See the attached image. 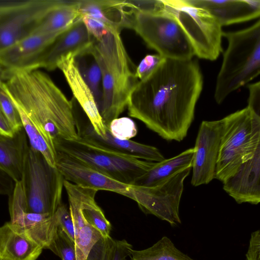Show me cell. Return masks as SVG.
<instances>
[{"mask_svg": "<svg viewBox=\"0 0 260 260\" xmlns=\"http://www.w3.org/2000/svg\"><path fill=\"white\" fill-rule=\"evenodd\" d=\"M164 57L159 54L147 55L136 67L135 75L142 80L149 75L162 61Z\"/></svg>", "mask_w": 260, "mask_h": 260, "instance_id": "36", "label": "cell"}, {"mask_svg": "<svg viewBox=\"0 0 260 260\" xmlns=\"http://www.w3.org/2000/svg\"><path fill=\"white\" fill-rule=\"evenodd\" d=\"M47 249L61 260H76L75 242L59 226Z\"/></svg>", "mask_w": 260, "mask_h": 260, "instance_id": "32", "label": "cell"}, {"mask_svg": "<svg viewBox=\"0 0 260 260\" xmlns=\"http://www.w3.org/2000/svg\"><path fill=\"white\" fill-rule=\"evenodd\" d=\"M215 179L223 182L260 148V116L247 107L223 118Z\"/></svg>", "mask_w": 260, "mask_h": 260, "instance_id": "7", "label": "cell"}, {"mask_svg": "<svg viewBox=\"0 0 260 260\" xmlns=\"http://www.w3.org/2000/svg\"><path fill=\"white\" fill-rule=\"evenodd\" d=\"M7 70L0 62V82L5 81L6 79Z\"/></svg>", "mask_w": 260, "mask_h": 260, "instance_id": "42", "label": "cell"}, {"mask_svg": "<svg viewBox=\"0 0 260 260\" xmlns=\"http://www.w3.org/2000/svg\"><path fill=\"white\" fill-rule=\"evenodd\" d=\"M0 109L15 132L23 127L19 112L8 94L4 81L0 82Z\"/></svg>", "mask_w": 260, "mask_h": 260, "instance_id": "33", "label": "cell"}, {"mask_svg": "<svg viewBox=\"0 0 260 260\" xmlns=\"http://www.w3.org/2000/svg\"><path fill=\"white\" fill-rule=\"evenodd\" d=\"M194 148H189L172 158L156 162L155 165L137 179L133 185L155 186L179 171L192 168Z\"/></svg>", "mask_w": 260, "mask_h": 260, "instance_id": "24", "label": "cell"}, {"mask_svg": "<svg viewBox=\"0 0 260 260\" xmlns=\"http://www.w3.org/2000/svg\"><path fill=\"white\" fill-rule=\"evenodd\" d=\"M15 132L0 109V133L12 136Z\"/></svg>", "mask_w": 260, "mask_h": 260, "instance_id": "41", "label": "cell"}, {"mask_svg": "<svg viewBox=\"0 0 260 260\" xmlns=\"http://www.w3.org/2000/svg\"><path fill=\"white\" fill-rule=\"evenodd\" d=\"M80 17L88 16L98 19L112 30L131 28L133 11L129 1H79Z\"/></svg>", "mask_w": 260, "mask_h": 260, "instance_id": "20", "label": "cell"}, {"mask_svg": "<svg viewBox=\"0 0 260 260\" xmlns=\"http://www.w3.org/2000/svg\"><path fill=\"white\" fill-rule=\"evenodd\" d=\"M228 42L217 76L214 99L221 104L232 92L260 73V21L234 31H223Z\"/></svg>", "mask_w": 260, "mask_h": 260, "instance_id": "5", "label": "cell"}, {"mask_svg": "<svg viewBox=\"0 0 260 260\" xmlns=\"http://www.w3.org/2000/svg\"><path fill=\"white\" fill-rule=\"evenodd\" d=\"M166 10L178 21L188 38L194 55L201 59L216 60L222 52V26L206 10L186 0H163Z\"/></svg>", "mask_w": 260, "mask_h": 260, "instance_id": "9", "label": "cell"}, {"mask_svg": "<svg viewBox=\"0 0 260 260\" xmlns=\"http://www.w3.org/2000/svg\"><path fill=\"white\" fill-rule=\"evenodd\" d=\"M79 1H63L43 19L33 34L62 33L80 18Z\"/></svg>", "mask_w": 260, "mask_h": 260, "instance_id": "25", "label": "cell"}, {"mask_svg": "<svg viewBox=\"0 0 260 260\" xmlns=\"http://www.w3.org/2000/svg\"><path fill=\"white\" fill-rule=\"evenodd\" d=\"M133 246L125 240L101 237L92 247L86 260H126Z\"/></svg>", "mask_w": 260, "mask_h": 260, "instance_id": "29", "label": "cell"}, {"mask_svg": "<svg viewBox=\"0 0 260 260\" xmlns=\"http://www.w3.org/2000/svg\"><path fill=\"white\" fill-rule=\"evenodd\" d=\"M83 188L82 214L85 220L103 238L110 237L111 224L95 200L98 191Z\"/></svg>", "mask_w": 260, "mask_h": 260, "instance_id": "28", "label": "cell"}, {"mask_svg": "<svg viewBox=\"0 0 260 260\" xmlns=\"http://www.w3.org/2000/svg\"><path fill=\"white\" fill-rule=\"evenodd\" d=\"M60 0L0 2V52L32 35Z\"/></svg>", "mask_w": 260, "mask_h": 260, "instance_id": "10", "label": "cell"}, {"mask_svg": "<svg viewBox=\"0 0 260 260\" xmlns=\"http://www.w3.org/2000/svg\"><path fill=\"white\" fill-rule=\"evenodd\" d=\"M110 134L122 140H128L137 134V128L134 121L128 117L117 118L107 126Z\"/></svg>", "mask_w": 260, "mask_h": 260, "instance_id": "34", "label": "cell"}, {"mask_svg": "<svg viewBox=\"0 0 260 260\" xmlns=\"http://www.w3.org/2000/svg\"><path fill=\"white\" fill-rule=\"evenodd\" d=\"M88 32L95 40H99L113 30L103 22L88 16L81 17Z\"/></svg>", "mask_w": 260, "mask_h": 260, "instance_id": "37", "label": "cell"}, {"mask_svg": "<svg viewBox=\"0 0 260 260\" xmlns=\"http://www.w3.org/2000/svg\"><path fill=\"white\" fill-rule=\"evenodd\" d=\"M106 126V134L104 137H101L89 122L83 126H79L77 123L79 136L105 148L148 161L160 162L165 159L156 147L131 140L117 139L110 134Z\"/></svg>", "mask_w": 260, "mask_h": 260, "instance_id": "19", "label": "cell"}, {"mask_svg": "<svg viewBox=\"0 0 260 260\" xmlns=\"http://www.w3.org/2000/svg\"><path fill=\"white\" fill-rule=\"evenodd\" d=\"M54 214L57 218L58 226L75 242V228L69 208L61 203Z\"/></svg>", "mask_w": 260, "mask_h": 260, "instance_id": "35", "label": "cell"}, {"mask_svg": "<svg viewBox=\"0 0 260 260\" xmlns=\"http://www.w3.org/2000/svg\"><path fill=\"white\" fill-rule=\"evenodd\" d=\"M61 34L31 35L0 52V62L7 72L37 70L43 54Z\"/></svg>", "mask_w": 260, "mask_h": 260, "instance_id": "14", "label": "cell"}, {"mask_svg": "<svg viewBox=\"0 0 260 260\" xmlns=\"http://www.w3.org/2000/svg\"><path fill=\"white\" fill-rule=\"evenodd\" d=\"M64 178L39 152L28 146L21 180L9 196L11 220L24 213L53 215L62 203Z\"/></svg>", "mask_w": 260, "mask_h": 260, "instance_id": "4", "label": "cell"}, {"mask_svg": "<svg viewBox=\"0 0 260 260\" xmlns=\"http://www.w3.org/2000/svg\"><path fill=\"white\" fill-rule=\"evenodd\" d=\"M203 85L197 60L164 58L133 88L127 105L128 115L164 139L180 142L194 119Z\"/></svg>", "mask_w": 260, "mask_h": 260, "instance_id": "1", "label": "cell"}, {"mask_svg": "<svg viewBox=\"0 0 260 260\" xmlns=\"http://www.w3.org/2000/svg\"><path fill=\"white\" fill-rule=\"evenodd\" d=\"M43 249L18 232L10 221L0 226V260H36Z\"/></svg>", "mask_w": 260, "mask_h": 260, "instance_id": "23", "label": "cell"}, {"mask_svg": "<svg viewBox=\"0 0 260 260\" xmlns=\"http://www.w3.org/2000/svg\"><path fill=\"white\" fill-rule=\"evenodd\" d=\"M15 182L6 173L0 170V194L10 196Z\"/></svg>", "mask_w": 260, "mask_h": 260, "instance_id": "40", "label": "cell"}, {"mask_svg": "<svg viewBox=\"0 0 260 260\" xmlns=\"http://www.w3.org/2000/svg\"><path fill=\"white\" fill-rule=\"evenodd\" d=\"M91 46L74 56V58L81 75L93 94L99 110L103 98L102 73Z\"/></svg>", "mask_w": 260, "mask_h": 260, "instance_id": "26", "label": "cell"}, {"mask_svg": "<svg viewBox=\"0 0 260 260\" xmlns=\"http://www.w3.org/2000/svg\"><path fill=\"white\" fill-rule=\"evenodd\" d=\"M54 145L56 153L71 157L128 185H133L156 163L105 148L79 135L74 140L58 139Z\"/></svg>", "mask_w": 260, "mask_h": 260, "instance_id": "6", "label": "cell"}, {"mask_svg": "<svg viewBox=\"0 0 260 260\" xmlns=\"http://www.w3.org/2000/svg\"><path fill=\"white\" fill-rule=\"evenodd\" d=\"M55 167L64 180L81 187L112 191L127 197L131 186L58 153H56Z\"/></svg>", "mask_w": 260, "mask_h": 260, "instance_id": "13", "label": "cell"}, {"mask_svg": "<svg viewBox=\"0 0 260 260\" xmlns=\"http://www.w3.org/2000/svg\"><path fill=\"white\" fill-rule=\"evenodd\" d=\"M211 14L222 27L259 17V0H186Z\"/></svg>", "mask_w": 260, "mask_h": 260, "instance_id": "18", "label": "cell"}, {"mask_svg": "<svg viewBox=\"0 0 260 260\" xmlns=\"http://www.w3.org/2000/svg\"><path fill=\"white\" fill-rule=\"evenodd\" d=\"M223 127V118L201 123L193 147L192 186L207 184L215 179Z\"/></svg>", "mask_w": 260, "mask_h": 260, "instance_id": "12", "label": "cell"}, {"mask_svg": "<svg viewBox=\"0 0 260 260\" xmlns=\"http://www.w3.org/2000/svg\"><path fill=\"white\" fill-rule=\"evenodd\" d=\"M1 134V133H0Z\"/></svg>", "mask_w": 260, "mask_h": 260, "instance_id": "43", "label": "cell"}, {"mask_svg": "<svg viewBox=\"0 0 260 260\" xmlns=\"http://www.w3.org/2000/svg\"><path fill=\"white\" fill-rule=\"evenodd\" d=\"M28 141L22 127L12 136L0 134V170L15 183L21 180Z\"/></svg>", "mask_w": 260, "mask_h": 260, "instance_id": "22", "label": "cell"}, {"mask_svg": "<svg viewBox=\"0 0 260 260\" xmlns=\"http://www.w3.org/2000/svg\"><path fill=\"white\" fill-rule=\"evenodd\" d=\"M7 74L4 82L14 104L54 149L58 139L78 138L73 101L67 99L47 74L38 69Z\"/></svg>", "mask_w": 260, "mask_h": 260, "instance_id": "2", "label": "cell"}, {"mask_svg": "<svg viewBox=\"0 0 260 260\" xmlns=\"http://www.w3.org/2000/svg\"><path fill=\"white\" fill-rule=\"evenodd\" d=\"M16 108L20 116L22 127L29 146L34 150L41 153L49 165L55 167L56 160L55 149L49 143L44 135L25 113L19 108L17 107Z\"/></svg>", "mask_w": 260, "mask_h": 260, "instance_id": "30", "label": "cell"}, {"mask_svg": "<svg viewBox=\"0 0 260 260\" xmlns=\"http://www.w3.org/2000/svg\"><path fill=\"white\" fill-rule=\"evenodd\" d=\"M260 148L224 180L223 190L238 204L257 205L260 202Z\"/></svg>", "mask_w": 260, "mask_h": 260, "instance_id": "16", "label": "cell"}, {"mask_svg": "<svg viewBox=\"0 0 260 260\" xmlns=\"http://www.w3.org/2000/svg\"><path fill=\"white\" fill-rule=\"evenodd\" d=\"M94 40L82 18L78 19L47 49L40 60V68L49 71L55 70L57 62L62 57L70 53L75 56L89 48Z\"/></svg>", "mask_w": 260, "mask_h": 260, "instance_id": "17", "label": "cell"}, {"mask_svg": "<svg viewBox=\"0 0 260 260\" xmlns=\"http://www.w3.org/2000/svg\"><path fill=\"white\" fill-rule=\"evenodd\" d=\"M74 56L70 53L62 57L57 63V68L62 72L74 98L85 113L94 131L99 136L104 137L106 134V126L93 94L76 66Z\"/></svg>", "mask_w": 260, "mask_h": 260, "instance_id": "15", "label": "cell"}, {"mask_svg": "<svg viewBox=\"0 0 260 260\" xmlns=\"http://www.w3.org/2000/svg\"><path fill=\"white\" fill-rule=\"evenodd\" d=\"M246 260H260V231L257 230L251 234Z\"/></svg>", "mask_w": 260, "mask_h": 260, "instance_id": "39", "label": "cell"}, {"mask_svg": "<svg viewBox=\"0 0 260 260\" xmlns=\"http://www.w3.org/2000/svg\"><path fill=\"white\" fill-rule=\"evenodd\" d=\"M129 256L131 260H194L178 250L166 236L146 249H132Z\"/></svg>", "mask_w": 260, "mask_h": 260, "instance_id": "27", "label": "cell"}, {"mask_svg": "<svg viewBox=\"0 0 260 260\" xmlns=\"http://www.w3.org/2000/svg\"><path fill=\"white\" fill-rule=\"evenodd\" d=\"M90 49L101 71L103 98L99 112L108 126L127 107L129 95L138 82L136 68L118 30H111L100 40H94Z\"/></svg>", "mask_w": 260, "mask_h": 260, "instance_id": "3", "label": "cell"}, {"mask_svg": "<svg viewBox=\"0 0 260 260\" xmlns=\"http://www.w3.org/2000/svg\"><path fill=\"white\" fill-rule=\"evenodd\" d=\"M131 28L164 58L188 60L195 55L179 22L166 9L160 12L133 10Z\"/></svg>", "mask_w": 260, "mask_h": 260, "instance_id": "8", "label": "cell"}, {"mask_svg": "<svg viewBox=\"0 0 260 260\" xmlns=\"http://www.w3.org/2000/svg\"><path fill=\"white\" fill-rule=\"evenodd\" d=\"M249 95L247 107L260 116V83L259 81L248 85Z\"/></svg>", "mask_w": 260, "mask_h": 260, "instance_id": "38", "label": "cell"}, {"mask_svg": "<svg viewBox=\"0 0 260 260\" xmlns=\"http://www.w3.org/2000/svg\"><path fill=\"white\" fill-rule=\"evenodd\" d=\"M101 237L90 225L84 226L75 239L76 260H86L92 247Z\"/></svg>", "mask_w": 260, "mask_h": 260, "instance_id": "31", "label": "cell"}, {"mask_svg": "<svg viewBox=\"0 0 260 260\" xmlns=\"http://www.w3.org/2000/svg\"><path fill=\"white\" fill-rule=\"evenodd\" d=\"M191 167L185 168L153 186L131 185L127 196L146 214L153 215L172 226L181 223L179 205L184 181Z\"/></svg>", "mask_w": 260, "mask_h": 260, "instance_id": "11", "label": "cell"}, {"mask_svg": "<svg viewBox=\"0 0 260 260\" xmlns=\"http://www.w3.org/2000/svg\"><path fill=\"white\" fill-rule=\"evenodd\" d=\"M14 228L28 239L47 249L58 226L55 215L24 213L10 220Z\"/></svg>", "mask_w": 260, "mask_h": 260, "instance_id": "21", "label": "cell"}]
</instances>
